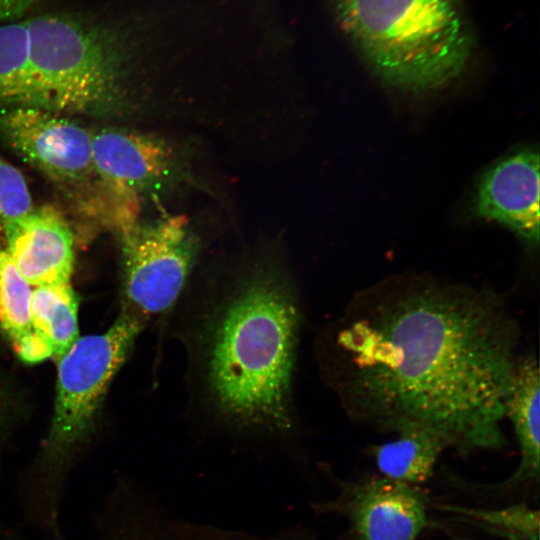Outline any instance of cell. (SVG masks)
<instances>
[{
	"instance_id": "cell-1",
	"label": "cell",
	"mask_w": 540,
	"mask_h": 540,
	"mask_svg": "<svg viewBox=\"0 0 540 540\" xmlns=\"http://www.w3.org/2000/svg\"><path fill=\"white\" fill-rule=\"evenodd\" d=\"M326 344L346 412L381 431L420 426L460 452L502 446L517 329L500 299L422 278L359 293Z\"/></svg>"
},
{
	"instance_id": "cell-2",
	"label": "cell",
	"mask_w": 540,
	"mask_h": 540,
	"mask_svg": "<svg viewBox=\"0 0 540 540\" xmlns=\"http://www.w3.org/2000/svg\"><path fill=\"white\" fill-rule=\"evenodd\" d=\"M181 332L197 400L230 430L285 435L301 310L292 277L258 258L197 287Z\"/></svg>"
},
{
	"instance_id": "cell-3",
	"label": "cell",
	"mask_w": 540,
	"mask_h": 540,
	"mask_svg": "<svg viewBox=\"0 0 540 540\" xmlns=\"http://www.w3.org/2000/svg\"><path fill=\"white\" fill-rule=\"evenodd\" d=\"M144 20L102 11L26 15L0 25L36 107L99 119L118 116L144 39Z\"/></svg>"
},
{
	"instance_id": "cell-4",
	"label": "cell",
	"mask_w": 540,
	"mask_h": 540,
	"mask_svg": "<svg viewBox=\"0 0 540 540\" xmlns=\"http://www.w3.org/2000/svg\"><path fill=\"white\" fill-rule=\"evenodd\" d=\"M339 28L386 82L437 89L456 79L474 40L459 0H329Z\"/></svg>"
},
{
	"instance_id": "cell-5",
	"label": "cell",
	"mask_w": 540,
	"mask_h": 540,
	"mask_svg": "<svg viewBox=\"0 0 540 540\" xmlns=\"http://www.w3.org/2000/svg\"><path fill=\"white\" fill-rule=\"evenodd\" d=\"M123 292L127 310L139 317L166 312L188 284L199 244L182 215L120 231Z\"/></svg>"
},
{
	"instance_id": "cell-6",
	"label": "cell",
	"mask_w": 540,
	"mask_h": 540,
	"mask_svg": "<svg viewBox=\"0 0 540 540\" xmlns=\"http://www.w3.org/2000/svg\"><path fill=\"white\" fill-rule=\"evenodd\" d=\"M0 140L62 190L78 196L83 208L99 214L91 129L47 109L2 107Z\"/></svg>"
},
{
	"instance_id": "cell-7",
	"label": "cell",
	"mask_w": 540,
	"mask_h": 540,
	"mask_svg": "<svg viewBox=\"0 0 540 540\" xmlns=\"http://www.w3.org/2000/svg\"><path fill=\"white\" fill-rule=\"evenodd\" d=\"M91 133L100 216L120 231L138 221L142 195L172 177L177 155L149 134L116 127Z\"/></svg>"
},
{
	"instance_id": "cell-8",
	"label": "cell",
	"mask_w": 540,
	"mask_h": 540,
	"mask_svg": "<svg viewBox=\"0 0 540 540\" xmlns=\"http://www.w3.org/2000/svg\"><path fill=\"white\" fill-rule=\"evenodd\" d=\"M326 509L342 512L360 540H415L427 524L415 487L381 475L348 486Z\"/></svg>"
},
{
	"instance_id": "cell-9",
	"label": "cell",
	"mask_w": 540,
	"mask_h": 540,
	"mask_svg": "<svg viewBox=\"0 0 540 540\" xmlns=\"http://www.w3.org/2000/svg\"><path fill=\"white\" fill-rule=\"evenodd\" d=\"M5 249L31 286L70 283L74 269L72 230L56 208H34L3 232Z\"/></svg>"
},
{
	"instance_id": "cell-10",
	"label": "cell",
	"mask_w": 540,
	"mask_h": 540,
	"mask_svg": "<svg viewBox=\"0 0 540 540\" xmlns=\"http://www.w3.org/2000/svg\"><path fill=\"white\" fill-rule=\"evenodd\" d=\"M539 155L522 150L497 163L482 178L475 212L539 242Z\"/></svg>"
},
{
	"instance_id": "cell-11",
	"label": "cell",
	"mask_w": 540,
	"mask_h": 540,
	"mask_svg": "<svg viewBox=\"0 0 540 540\" xmlns=\"http://www.w3.org/2000/svg\"><path fill=\"white\" fill-rule=\"evenodd\" d=\"M540 383L535 356L517 360L505 405L520 451L518 469L511 481L538 479L540 462Z\"/></svg>"
},
{
	"instance_id": "cell-12",
	"label": "cell",
	"mask_w": 540,
	"mask_h": 540,
	"mask_svg": "<svg viewBox=\"0 0 540 540\" xmlns=\"http://www.w3.org/2000/svg\"><path fill=\"white\" fill-rule=\"evenodd\" d=\"M31 285L19 273L5 247L0 246V328L17 356L36 364L53 356L35 332L31 317Z\"/></svg>"
},
{
	"instance_id": "cell-13",
	"label": "cell",
	"mask_w": 540,
	"mask_h": 540,
	"mask_svg": "<svg viewBox=\"0 0 540 540\" xmlns=\"http://www.w3.org/2000/svg\"><path fill=\"white\" fill-rule=\"evenodd\" d=\"M393 433L394 438L373 450L380 475L412 486L428 481L439 456L448 448L446 441L420 426H406Z\"/></svg>"
},
{
	"instance_id": "cell-14",
	"label": "cell",
	"mask_w": 540,
	"mask_h": 540,
	"mask_svg": "<svg viewBox=\"0 0 540 540\" xmlns=\"http://www.w3.org/2000/svg\"><path fill=\"white\" fill-rule=\"evenodd\" d=\"M31 317L35 332L59 360L79 336L78 298L71 283L32 290Z\"/></svg>"
},
{
	"instance_id": "cell-15",
	"label": "cell",
	"mask_w": 540,
	"mask_h": 540,
	"mask_svg": "<svg viewBox=\"0 0 540 540\" xmlns=\"http://www.w3.org/2000/svg\"><path fill=\"white\" fill-rule=\"evenodd\" d=\"M463 514L505 539L539 537L538 511L523 504L496 510H465Z\"/></svg>"
},
{
	"instance_id": "cell-16",
	"label": "cell",
	"mask_w": 540,
	"mask_h": 540,
	"mask_svg": "<svg viewBox=\"0 0 540 540\" xmlns=\"http://www.w3.org/2000/svg\"><path fill=\"white\" fill-rule=\"evenodd\" d=\"M33 209L32 197L24 176L0 157V232L3 234Z\"/></svg>"
},
{
	"instance_id": "cell-17",
	"label": "cell",
	"mask_w": 540,
	"mask_h": 540,
	"mask_svg": "<svg viewBox=\"0 0 540 540\" xmlns=\"http://www.w3.org/2000/svg\"><path fill=\"white\" fill-rule=\"evenodd\" d=\"M41 0H0V25L18 20L30 12Z\"/></svg>"
},
{
	"instance_id": "cell-18",
	"label": "cell",
	"mask_w": 540,
	"mask_h": 540,
	"mask_svg": "<svg viewBox=\"0 0 540 540\" xmlns=\"http://www.w3.org/2000/svg\"><path fill=\"white\" fill-rule=\"evenodd\" d=\"M4 439H5L4 412H3L2 397L0 394V457H1V449H2Z\"/></svg>"
},
{
	"instance_id": "cell-19",
	"label": "cell",
	"mask_w": 540,
	"mask_h": 540,
	"mask_svg": "<svg viewBox=\"0 0 540 540\" xmlns=\"http://www.w3.org/2000/svg\"><path fill=\"white\" fill-rule=\"evenodd\" d=\"M505 540H516V539H505ZM518 540H539V537L529 538V539H518Z\"/></svg>"
}]
</instances>
